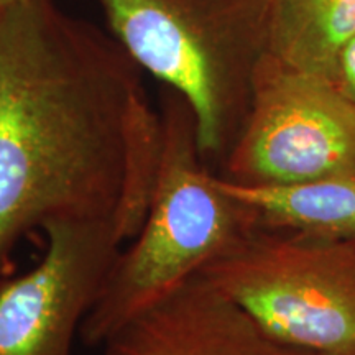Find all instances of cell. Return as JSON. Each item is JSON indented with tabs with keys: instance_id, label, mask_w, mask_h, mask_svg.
<instances>
[{
	"instance_id": "obj_3",
	"label": "cell",
	"mask_w": 355,
	"mask_h": 355,
	"mask_svg": "<svg viewBox=\"0 0 355 355\" xmlns=\"http://www.w3.org/2000/svg\"><path fill=\"white\" fill-rule=\"evenodd\" d=\"M141 71L180 92L199 152L224 163L250 110L270 0H94Z\"/></svg>"
},
{
	"instance_id": "obj_11",
	"label": "cell",
	"mask_w": 355,
	"mask_h": 355,
	"mask_svg": "<svg viewBox=\"0 0 355 355\" xmlns=\"http://www.w3.org/2000/svg\"><path fill=\"white\" fill-rule=\"evenodd\" d=\"M25 2H30V0H0V15H2V13H6L7 10H10V8L20 6V3H25Z\"/></svg>"
},
{
	"instance_id": "obj_5",
	"label": "cell",
	"mask_w": 355,
	"mask_h": 355,
	"mask_svg": "<svg viewBox=\"0 0 355 355\" xmlns=\"http://www.w3.org/2000/svg\"><path fill=\"white\" fill-rule=\"evenodd\" d=\"M355 171V102L329 78L261 56L250 110L217 175L290 184Z\"/></svg>"
},
{
	"instance_id": "obj_2",
	"label": "cell",
	"mask_w": 355,
	"mask_h": 355,
	"mask_svg": "<svg viewBox=\"0 0 355 355\" xmlns=\"http://www.w3.org/2000/svg\"><path fill=\"white\" fill-rule=\"evenodd\" d=\"M159 158L152 201L139 235L115 259L81 340L99 347L132 319L201 273L247 230L254 212L225 193L199 152L196 119L180 92L159 104Z\"/></svg>"
},
{
	"instance_id": "obj_4",
	"label": "cell",
	"mask_w": 355,
	"mask_h": 355,
	"mask_svg": "<svg viewBox=\"0 0 355 355\" xmlns=\"http://www.w3.org/2000/svg\"><path fill=\"white\" fill-rule=\"evenodd\" d=\"M199 275L285 347L355 355V242L257 224Z\"/></svg>"
},
{
	"instance_id": "obj_1",
	"label": "cell",
	"mask_w": 355,
	"mask_h": 355,
	"mask_svg": "<svg viewBox=\"0 0 355 355\" xmlns=\"http://www.w3.org/2000/svg\"><path fill=\"white\" fill-rule=\"evenodd\" d=\"M141 73L53 0L0 15V279L48 222L115 219L128 242L139 235L162 137Z\"/></svg>"
},
{
	"instance_id": "obj_8",
	"label": "cell",
	"mask_w": 355,
	"mask_h": 355,
	"mask_svg": "<svg viewBox=\"0 0 355 355\" xmlns=\"http://www.w3.org/2000/svg\"><path fill=\"white\" fill-rule=\"evenodd\" d=\"M217 178L260 225L355 242V171L290 184H242Z\"/></svg>"
},
{
	"instance_id": "obj_10",
	"label": "cell",
	"mask_w": 355,
	"mask_h": 355,
	"mask_svg": "<svg viewBox=\"0 0 355 355\" xmlns=\"http://www.w3.org/2000/svg\"><path fill=\"white\" fill-rule=\"evenodd\" d=\"M334 83L349 99L355 102V37L345 44L337 60Z\"/></svg>"
},
{
	"instance_id": "obj_6",
	"label": "cell",
	"mask_w": 355,
	"mask_h": 355,
	"mask_svg": "<svg viewBox=\"0 0 355 355\" xmlns=\"http://www.w3.org/2000/svg\"><path fill=\"white\" fill-rule=\"evenodd\" d=\"M46 248L0 279V355H73L76 336L128 237L115 219L53 220Z\"/></svg>"
},
{
	"instance_id": "obj_7",
	"label": "cell",
	"mask_w": 355,
	"mask_h": 355,
	"mask_svg": "<svg viewBox=\"0 0 355 355\" xmlns=\"http://www.w3.org/2000/svg\"><path fill=\"white\" fill-rule=\"evenodd\" d=\"M102 355H303L196 275L102 343Z\"/></svg>"
},
{
	"instance_id": "obj_9",
	"label": "cell",
	"mask_w": 355,
	"mask_h": 355,
	"mask_svg": "<svg viewBox=\"0 0 355 355\" xmlns=\"http://www.w3.org/2000/svg\"><path fill=\"white\" fill-rule=\"evenodd\" d=\"M355 37V0H270L266 55L334 81L337 60Z\"/></svg>"
}]
</instances>
